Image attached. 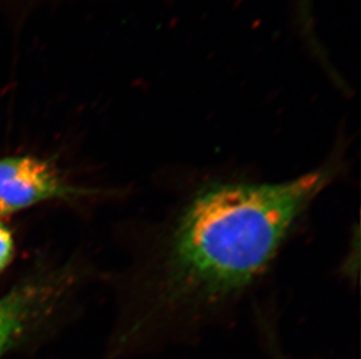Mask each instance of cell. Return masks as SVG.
<instances>
[{"label":"cell","mask_w":361,"mask_h":359,"mask_svg":"<svg viewBox=\"0 0 361 359\" xmlns=\"http://www.w3.org/2000/svg\"><path fill=\"white\" fill-rule=\"evenodd\" d=\"M348 167L341 144L291 179L213 172L188 183L144 225L117 280L123 342L149 348L231 316Z\"/></svg>","instance_id":"obj_1"},{"label":"cell","mask_w":361,"mask_h":359,"mask_svg":"<svg viewBox=\"0 0 361 359\" xmlns=\"http://www.w3.org/2000/svg\"><path fill=\"white\" fill-rule=\"evenodd\" d=\"M81 265L44 266L0 296V357L73 302L81 287Z\"/></svg>","instance_id":"obj_2"},{"label":"cell","mask_w":361,"mask_h":359,"mask_svg":"<svg viewBox=\"0 0 361 359\" xmlns=\"http://www.w3.org/2000/svg\"><path fill=\"white\" fill-rule=\"evenodd\" d=\"M104 190L69 183L49 160L32 154L0 156V220L51 201L99 196Z\"/></svg>","instance_id":"obj_3"},{"label":"cell","mask_w":361,"mask_h":359,"mask_svg":"<svg viewBox=\"0 0 361 359\" xmlns=\"http://www.w3.org/2000/svg\"><path fill=\"white\" fill-rule=\"evenodd\" d=\"M16 257V239L14 234L6 224L0 220V275L10 267Z\"/></svg>","instance_id":"obj_4"}]
</instances>
